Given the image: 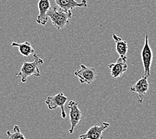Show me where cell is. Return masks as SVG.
Masks as SVG:
<instances>
[{"mask_svg": "<svg viewBox=\"0 0 156 139\" xmlns=\"http://www.w3.org/2000/svg\"><path fill=\"white\" fill-rule=\"evenodd\" d=\"M34 60L33 62H23L22 66L20 68V72L16 74L17 77L21 78V81L23 83L26 82L27 78L33 75L37 77L40 76L39 66L44 64V60L36 53L34 54Z\"/></svg>", "mask_w": 156, "mask_h": 139, "instance_id": "1", "label": "cell"}, {"mask_svg": "<svg viewBox=\"0 0 156 139\" xmlns=\"http://www.w3.org/2000/svg\"><path fill=\"white\" fill-rule=\"evenodd\" d=\"M47 16L50 18L52 24L58 30H61L69 23V19L72 18V12H65L58 6L53 7L49 9Z\"/></svg>", "mask_w": 156, "mask_h": 139, "instance_id": "2", "label": "cell"}, {"mask_svg": "<svg viewBox=\"0 0 156 139\" xmlns=\"http://www.w3.org/2000/svg\"><path fill=\"white\" fill-rule=\"evenodd\" d=\"M141 60H142L144 68V76L149 77L150 76V68L153 60V52L149 44L148 35H145V42L141 50Z\"/></svg>", "mask_w": 156, "mask_h": 139, "instance_id": "3", "label": "cell"}, {"mask_svg": "<svg viewBox=\"0 0 156 139\" xmlns=\"http://www.w3.org/2000/svg\"><path fill=\"white\" fill-rule=\"evenodd\" d=\"M67 101V98L62 92L57 94L54 96H48L45 101V104L48 105L49 110H55L59 107L61 108L62 116L63 119H66L67 115L64 108V105Z\"/></svg>", "mask_w": 156, "mask_h": 139, "instance_id": "4", "label": "cell"}, {"mask_svg": "<svg viewBox=\"0 0 156 139\" xmlns=\"http://www.w3.org/2000/svg\"><path fill=\"white\" fill-rule=\"evenodd\" d=\"M74 75L78 77L81 84H91L97 79V74L94 68H88L81 64L80 69L76 71Z\"/></svg>", "mask_w": 156, "mask_h": 139, "instance_id": "5", "label": "cell"}, {"mask_svg": "<svg viewBox=\"0 0 156 139\" xmlns=\"http://www.w3.org/2000/svg\"><path fill=\"white\" fill-rule=\"evenodd\" d=\"M78 103L77 101H69V104H67V108L70 110L69 112V118H70V123L71 127L69 129V134H72L73 132L75 129V128L80 123V120L82 119L83 115L81 113V110L78 107Z\"/></svg>", "mask_w": 156, "mask_h": 139, "instance_id": "6", "label": "cell"}, {"mask_svg": "<svg viewBox=\"0 0 156 139\" xmlns=\"http://www.w3.org/2000/svg\"><path fill=\"white\" fill-rule=\"evenodd\" d=\"M109 125V123L101 121L100 125L95 124L94 126L90 127L86 133L81 134L77 139H103V132Z\"/></svg>", "mask_w": 156, "mask_h": 139, "instance_id": "7", "label": "cell"}, {"mask_svg": "<svg viewBox=\"0 0 156 139\" xmlns=\"http://www.w3.org/2000/svg\"><path fill=\"white\" fill-rule=\"evenodd\" d=\"M148 77L144 76L138 80L137 82L130 88V91L134 94H137V101L139 103H142L144 96L148 91L149 83L147 81Z\"/></svg>", "mask_w": 156, "mask_h": 139, "instance_id": "8", "label": "cell"}, {"mask_svg": "<svg viewBox=\"0 0 156 139\" xmlns=\"http://www.w3.org/2000/svg\"><path fill=\"white\" fill-rule=\"evenodd\" d=\"M112 76L113 78L121 77L127 70V58L119 57L115 63L110 64L108 66Z\"/></svg>", "mask_w": 156, "mask_h": 139, "instance_id": "9", "label": "cell"}, {"mask_svg": "<svg viewBox=\"0 0 156 139\" xmlns=\"http://www.w3.org/2000/svg\"><path fill=\"white\" fill-rule=\"evenodd\" d=\"M51 4L49 0H39V15L36 19L37 24L42 25V26H45L48 22V19L47 13L49 9H51Z\"/></svg>", "mask_w": 156, "mask_h": 139, "instance_id": "10", "label": "cell"}, {"mask_svg": "<svg viewBox=\"0 0 156 139\" xmlns=\"http://www.w3.org/2000/svg\"><path fill=\"white\" fill-rule=\"evenodd\" d=\"M55 3L57 6L67 12L76 8H87V0H82L81 3L76 0H55Z\"/></svg>", "mask_w": 156, "mask_h": 139, "instance_id": "11", "label": "cell"}, {"mask_svg": "<svg viewBox=\"0 0 156 139\" xmlns=\"http://www.w3.org/2000/svg\"><path fill=\"white\" fill-rule=\"evenodd\" d=\"M112 37L115 42L116 52L119 55V57L127 58V53L128 50V45H127V42L123 40L121 38L115 34L112 35Z\"/></svg>", "mask_w": 156, "mask_h": 139, "instance_id": "12", "label": "cell"}, {"mask_svg": "<svg viewBox=\"0 0 156 139\" xmlns=\"http://www.w3.org/2000/svg\"><path fill=\"white\" fill-rule=\"evenodd\" d=\"M11 46L12 47L18 48L20 53L25 58H28L30 55L35 53L34 49L29 42H25L23 43L12 42Z\"/></svg>", "mask_w": 156, "mask_h": 139, "instance_id": "13", "label": "cell"}, {"mask_svg": "<svg viewBox=\"0 0 156 139\" xmlns=\"http://www.w3.org/2000/svg\"><path fill=\"white\" fill-rule=\"evenodd\" d=\"M7 136L9 139H26L20 130V127L18 125L13 126V132L12 133L9 130L7 131Z\"/></svg>", "mask_w": 156, "mask_h": 139, "instance_id": "14", "label": "cell"}]
</instances>
